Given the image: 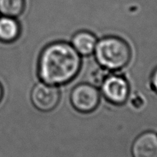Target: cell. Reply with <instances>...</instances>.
<instances>
[{
	"instance_id": "cell-10",
	"label": "cell",
	"mask_w": 157,
	"mask_h": 157,
	"mask_svg": "<svg viewBox=\"0 0 157 157\" xmlns=\"http://www.w3.org/2000/svg\"><path fill=\"white\" fill-rule=\"evenodd\" d=\"M110 71L104 68L100 65L99 67H97L94 70H92L89 75V79H90V84L98 87L102 84L105 78L110 74Z\"/></svg>"
},
{
	"instance_id": "cell-11",
	"label": "cell",
	"mask_w": 157,
	"mask_h": 157,
	"mask_svg": "<svg viewBox=\"0 0 157 157\" xmlns=\"http://www.w3.org/2000/svg\"><path fill=\"white\" fill-rule=\"evenodd\" d=\"M150 84H151L152 89L157 94V67L154 69L150 78Z\"/></svg>"
},
{
	"instance_id": "cell-1",
	"label": "cell",
	"mask_w": 157,
	"mask_h": 157,
	"mask_svg": "<svg viewBox=\"0 0 157 157\" xmlns=\"http://www.w3.org/2000/svg\"><path fill=\"white\" fill-rule=\"evenodd\" d=\"M81 65V56L72 44L56 41L48 44L41 53L38 76L42 82L58 87L72 81Z\"/></svg>"
},
{
	"instance_id": "cell-4",
	"label": "cell",
	"mask_w": 157,
	"mask_h": 157,
	"mask_svg": "<svg viewBox=\"0 0 157 157\" xmlns=\"http://www.w3.org/2000/svg\"><path fill=\"white\" fill-rule=\"evenodd\" d=\"M71 101L73 107L81 113H90L98 107L100 92L90 84H81L72 90Z\"/></svg>"
},
{
	"instance_id": "cell-5",
	"label": "cell",
	"mask_w": 157,
	"mask_h": 157,
	"mask_svg": "<svg viewBox=\"0 0 157 157\" xmlns=\"http://www.w3.org/2000/svg\"><path fill=\"white\" fill-rule=\"evenodd\" d=\"M31 99L33 105L38 110L48 112L58 105L60 101V91L57 86L40 82L32 89Z\"/></svg>"
},
{
	"instance_id": "cell-8",
	"label": "cell",
	"mask_w": 157,
	"mask_h": 157,
	"mask_svg": "<svg viewBox=\"0 0 157 157\" xmlns=\"http://www.w3.org/2000/svg\"><path fill=\"white\" fill-rule=\"evenodd\" d=\"M21 28L15 18L3 16L0 18V41L12 42L19 37Z\"/></svg>"
},
{
	"instance_id": "cell-3",
	"label": "cell",
	"mask_w": 157,
	"mask_h": 157,
	"mask_svg": "<svg viewBox=\"0 0 157 157\" xmlns=\"http://www.w3.org/2000/svg\"><path fill=\"white\" fill-rule=\"evenodd\" d=\"M101 87L104 98L112 104L121 105L128 99L130 85L122 75L110 73L105 78Z\"/></svg>"
},
{
	"instance_id": "cell-7",
	"label": "cell",
	"mask_w": 157,
	"mask_h": 157,
	"mask_svg": "<svg viewBox=\"0 0 157 157\" xmlns=\"http://www.w3.org/2000/svg\"><path fill=\"white\" fill-rule=\"evenodd\" d=\"M98 41L97 38L87 31H81L74 35L72 38V46L80 55L89 56L95 50Z\"/></svg>"
},
{
	"instance_id": "cell-2",
	"label": "cell",
	"mask_w": 157,
	"mask_h": 157,
	"mask_svg": "<svg viewBox=\"0 0 157 157\" xmlns=\"http://www.w3.org/2000/svg\"><path fill=\"white\" fill-rule=\"evenodd\" d=\"M101 67L117 71L124 68L131 59V50L124 40L115 36L103 38L97 42L94 52Z\"/></svg>"
},
{
	"instance_id": "cell-9",
	"label": "cell",
	"mask_w": 157,
	"mask_h": 157,
	"mask_svg": "<svg viewBox=\"0 0 157 157\" xmlns=\"http://www.w3.org/2000/svg\"><path fill=\"white\" fill-rule=\"evenodd\" d=\"M25 7V0H0V13L4 16L15 18L21 15Z\"/></svg>"
},
{
	"instance_id": "cell-6",
	"label": "cell",
	"mask_w": 157,
	"mask_h": 157,
	"mask_svg": "<svg viewBox=\"0 0 157 157\" xmlns=\"http://www.w3.org/2000/svg\"><path fill=\"white\" fill-rule=\"evenodd\" d=\"M133 157H157V134L148 131L140 135L132 147Z\"/></svg>"
},
{
	"instance_id": "cell-12",
	"label": "cell",
	"mask_w": 157,
	"mask_h": 157,
	"mask_svg": "<svg viewBox=\"0 0 157 157\" xmlns=\"http://www.w3.org/2000/svg\"><path fill=\"white\" fill-rule=\"evenodd\" d=\"M2 94H3V90H2V87L0 84V101H1L2 98Z\"/></svg>"
}]
</instances>
